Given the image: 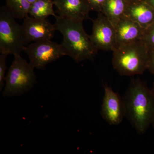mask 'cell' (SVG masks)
Returning <instances> with one entry per match:
<instances>
[{"instance_id":"cell-14","label":"cell","mask_w":154,"mask_h":154,"mask_svg":"<svg viewBox=\"0 0 154 154\" xmlns=\"http://www.w3.org/2000/svg\"><path fill=\"white\" fill-rule=\"evenodd\" d=\"M54 5L53 0H36L30 4L29 15L38 19H47L50 16L55 17Z\"/></svg>"},{"instance_id":"cell-23","label":"cell","mask_w":154,"mask_h":154,"mask_svg":"<svg viewBox=\"0 0 154 154\" xmlns=\"http://www.w3.org/2000/svg\"><path fill=\"white\" fill-rule=\"evenodd\" d=\"M152 93L153 94L154 96V82L153 83V85L152 88Z\"/></svg>"},{"instance_id":"cell-20","label":"cell","mask_w":154,"mask_h":154,"mask_svg":"<svg viewBox=\"0 0 154 154\" xmlns=\"http://www.w3.org/2000/svg\"><path fill=\"white\" fill-rule=\"evenodd\" d=\"M143 1L145 0H125V1L127 3L128 5L135 4V3L140 2Z\"/></svg>"},{"instance_id":"cell-19","label":"cell","mask_w":154,"mask_h":154,"mask_svg":"<svg viewBox=\"0 0 154 154\" xmlns=\"http://www.w3.org/2000/svg\"><path fill=\"white\" fill-rule=\"evenodd\" d=\"M147 69L154 75V48L149 49Z\"/></svg>"},{"instance_id":"cell-18","label":"cell","mask_w":154,"mask_h":154,"mask_svg":"<svg viewBox=\"0 0 154 154\" xmlns=\"http://www.w3.org/2000/svg\"><path fill=\"white\" fill-rule=\"evenodd\" d=\"M107 0H87L91 11L102 13V8Z\"/></svg>"},{"instance_id":"cell-15","label":"cell","mask_w":154,"mask_h":154,"mask_svg":"<svg viewBox=\"0 0 154 154\" xmlns=\"http://www.w3.org/2000/svg\"><path fill=\"white\" fill-rule=\"evenodd\" d=\"M6 5L13 12L15 18L24 19L29 15L30 4L28 0H5Z\"/></svg>"},{"instance_id":"cell-10","label":"cell","mask_w":154,"mask_h":154,"mask_svg":"<svg viewBox=\"0 0 154 154\" xmlns=\"http://www.w3.org/2000/svg\"><path fill=\"white\" fill-rule=\"evenodd\" d=\"M53 2L60 17L82 22L91 19L87 0H53Z\"/></svg>"},{"instance_id":"cell-22","label":"cell","mask_w":154,"mask_h":154,"mask_svg":"<svg viewBox=\"0 0 154 154\" xmlns=\"http://www.w3.org/2000/svg\"><path fill=\"white\" fill-rule=\"evenodd\" d=\"M28 2H29V3L31 4H32V3L34 2H35V1H36V0H28Z\"/></svg>"},{"instance_id":"cell-8","label":"cell","mask_w":154,"mask_h":154,"mask_svg":"<svg viewBox=\"0 0 154 154\" xmlns=\"http://www.w3.org/2000/svg\"><path fill=\"white\" fill-rule=\"evenodd\" d=\"M21 25L22 37L25 46L31 42L51 40L56 30L47 19H38L27 16Z\"/></svg>"},{"instance_id":"cell-7","label":"cell","mask_w":154,"mask_h":154,"mask_svg":"<svg viewBox=\"0 0 154 154\" xmlns=\"http://www.w3.org/2000/svg\"><path fill=\"white\" fill-rule=\"evenodd\" d=\"M93 23L90 38L98 50L112 51L117 46L115 27L105 15L98 13L97 18L92 19Z\"/></svg>"},{"instance_id":"cell-21","label":"cell","mask_w":154,"mask_h":154,"mask_svg":"<svg viewBox=\"0 0 154 154\" xmlns=\"http://www.w3.org/2000/svg\"><path fill=\"white\" fill-rule=\"evenodd\" d=\"M146 1L151 5L154 9V0H146Z\"/></svg>"},{"instance_id":"cell-2","label":"cell","mask_w":154,"mask_h":154,"mask_svg":"<svg viewBox=\"0 0 154 154\" xmlns=\"http://www.w3.org/2000/svg\"><path fill=\"white\" fill-rule=\"evenodd\" d=\"M56 30L62 34V45L66 55L77 63L93 60L98 54V50L86 33L82 21L60 17H55Z\"/></svg>"},{"instance_id":"cell-4","label":"cell","mask_w":154,"mask_h":154,"mask_svg":"<svg viewBox=\"0 0 154 154\" xmlns=\"http://www.w3.org/2000/svg\"><path fill=\"white\" fill-rule=\"evenodd\" d=\"M34 69L21 55L14 56L5 78L4 96L11 97L20 96L32 89L36 83Z\"/></svg>"},{"instance_id":"cell-9","label":"cell","mask_w":154,"mask_h":154,"mask_svg":"<svg viewBox=\"0 0 154 154\" xmlns=\"http://www.w3.org/2000/svg\"><path fill=\"white\" fill-rule=\"evenodd\" d=\"M104 91L101 115L110 125H118L125 117L123 100L107 85H104Z\"/></svg>"},{"instance_id":"cell-17","label":"cell","mask_w":154,"mask_h":154,"mask_svg":"<svg viewBox=\"0 0 154 154\" xmlns=\"http://www.w3.org/2000/svg\"><path fill=\"white\" fill-rule=\"evenodd\" d=\"M9 54L7 53H1L0 54V90H2L4 85V82L5 80V74L7 66L6 58Z\"/></svg>"},{"instance_id":"cell-5","label":"cell","mask_w":154,"mask_h":154,"mask_svg":"<svg viewBox=\"0 0 154 154\" xmlns=\"http://www.w3.org/2000/svg\"><path fill=\"white\" fill-rule=\"evenodd\" d=\"M7 5L0 8V53L20 55L25 45L22 27Z\"/></svg>"},{"instance_id":"cell-12","label":"cell","mask_w":154,"mask_h":154,"mask_svg":"<svg viewBox=\"0 0 154 154\" xmlns=\"http://www.w3.org/2000/svg\"><path fill=\"white\" fill-rule=\"evenodd\" d=\"M125 16L146 29L154 22V9L145 0L128 5Z\"/></svg>"},{"instance_id":"cell-6","label":"cell","mask_w":154,"mask_h":154,"mask_svg":"<svg viewBox=\"0 0 154 154\" xmlns=\"http://www.w3.org/2000/svg\"><path fill=\"white\" fill-rule=\"evenodd\" d=\"M34 68L44 69L48 64L60 58L67 56L66 51L62 44L51 40H43L30 43L24 50Z\"/></svg>"},{"instance_id":"cell-24","label":"cell","mask_w":154,"mask_h":154,"mask_svg":"<svg viewBox=\"0 0 154 154\" xmlns=\"http://www.w3.org/2000/svg\"><path fill=\"white\" fill-rule=\"evenodd\" d=\"M152 127L154 129V117L152 121Z\"/></svg>"},{"instance_id":"cell-3","label":"cell","mask_w":154,"mask_h":154,"mask_svg":"<svg viewBox=\"0 0 154 154\" xmlns=\"http://www.w3.org/2000/svg\"><path fill=\"white\" fill-rule=\"evenodd\" d=\"M149 51L141 40L118 45L113 51V68L121 75L143 74L147 69Z\"/></svg>"},{"instance_id":"cell-1","label":"cell","mask_w":154,"mask_h":154,"mask_svg":"<svg viewBox=\"0 0 154 154\" xmlns=\"http://www.w3.org/2000/svg\"><path fill=\"white\" fill-rule=\"evenodd\" d=\"M122 100L125 117L138 134H143L154 117V96L151 90L140 79H134Z\"/></svg>"},{"instance_id":"cell-11","label":"cell","mask_w":154,"mask_h":154,"mask_svg":"<svg viewBox=\"0 0 154 154\" xmlns=\"http://www.w3.org/2000/svg\"><path fill=\"white\" fill-rule=\"evenodd\" d=\"M118 45L130 44L141 40L145 29L125 16L115 27Z\"/></svg>"},{"instance_id":"cell-13","label":"cell","mask_w":154,"mask_h":154,"mask_svg":"<svg viewBox=\"0 0 154 154\" xmlns=\"http://www.w3.org/2000/svg\"><path fill=\"white\" fill-rule=\"evenodd\" d=\"M128 4L125 0H107L104 4L102 14L116 27L125 15Z\"/></svg>"},{"instance_id":"cell-16","label":"cell","mask_w":154,"mask_h":154,"mask_svg":"<svg viewBox=\"0 0 154 154\" xmlns=\"http://www.w3.org/2000/svg\"><path fill=\"white\" fill-rule=\"evenodd\" d=\"M141 40L149 49L154 48V22L145 29Z\"/></svg>"}]
</instances>
